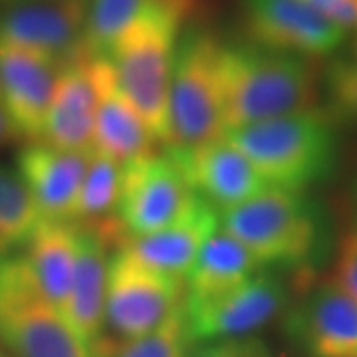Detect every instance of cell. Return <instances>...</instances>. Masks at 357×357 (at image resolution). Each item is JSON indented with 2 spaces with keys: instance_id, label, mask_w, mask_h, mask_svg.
Returning <instances> with one entry per match:
<instances>
[{
  "instance_id": "cell-19",
  "label": "cell",
  "mask_w": 357,
  "mask_h": 357,
  "mask_svg": "<svg viewBox=\"0 0 357 357\" xmlns=\"http://www.w3.org/2000/svg\"><path fill=\"white\" fill-rule=\"evenodd\" d=\"M86 60L88 54L79 50L62 66L40 143L62 151H91L98 96Z\"/></svg>"
},
{
  "instance_id": "cell-7",
  "label": "cell",
  "mask_w": 357,
  "mask_h": 357,
  "mask_svg": "<svg viewBox=\"0 0 357 357\" xmlns=\"http://www.w3.org/2000/svg\"><path fill=\"white\" fill-rule=\"evenodd\" d=\"M185 278L145 266L121 248L109 256L105 326L121 340L137 337L161 326L185 304Z\"/></svg>"
},
{
  "instance_id": "cell-11",
  "label": "cell",
  "mask_w": 357,
  "mask_h": 357,
  "mask_svg": "<svg viewBox=\"0 0 357 357\" xmlns=\"http://www.w3.org/2000/svg\"><path fill=\"white\" fill-rule=\"evenodd\" d=\"M244 8L250 40L272 50L316 60L335 54L347 38L306 0H244Z\"/></svg>"
},
{
  "instance_id": "cell-4",
  "label": "cell",
  "mask_w": 357,
  "mask_h": 357,
  "mask_svg": "<svg viewBox=\"0 0 357 357\" xmlns=\"http://www.w3.org/2000/svg\"><path fill=\"white\" fill-rule=\"evenodd\" d=\"M183 18L155 2L119 34L107 52L121 91L157 143L169 141V89Z\"/></svg>"
},
{
  "instance_id": "cell-17",
  "label": "cell",
  "mask_w": 357,
  "mask_h": 357,
  "mask_svg": "<svg viewBox=\"0 0 357 357\" xmlns=\"http://www.w3.org/2000/svg\"><path fill=\"white\" fill-rule=\"evenodd\" d=\"M220 229L217 208L203 201L199 195L189 208L163 230L145 236H123L117 248L126 250L141 264L163 272L167 276L185 278L195 264L204 243Z\"/></svg>"
},
{
  "instance_id": "cell-1",
  "label": "cell",
  "mask_w": 357,
  "mask_h": 357,
  "mask_svg": "<svg viewBox=\"0 0 357 357\" xmlns=\"http://www.w3.org/2000/svg\"><path fill=\"white\" fill-rule=\"evenodd\" d=\"M218 76L225 133L307 112L318 103V70L310 58L272 50L250 38L220 42Z\"/></svg>"
},
{
  "instance_id": "cell-5",
  "label": "cell",
  "mask_w": 357,
  "mask_h": 357,
  "mask_svg": "<svg viewBox=\"0 0 357 357\" xmlns=\"http://www.w3.org/2000/svg\"><path fill=\"white\" fill-rule=\"evenodd\" d=\"M218 54L220 40L201 26L181 34L169 89V151L195 149L225 135Z\"/></svg>"
},
{
  "instance_id": "cell-15",
  "label": "cell",
  "mask_w": 357,
  "mask_h": 357,
  "mask_svg": "<svg viewBox=\"0 0 357 357\" xmlns=\"http://www.w3.org/2000/svg\"><path fill=\"white\" fill-rule=\"evenodd\" d=\"M195 195L227 213L268 189L252 163L229 139L208 141L187 151H169Z\"/></svg>"
},
{
  "instance_id": "cell-22",
  "label": "cell",
  "mask_w": 357,
  "mask_h": 357,
  "mask_svg": "<svg viewBox=\"0 0 357 357\" xmlns=\"http://www.w3.org/2000/svg\"><path fill=\"white\" fill-rule=\"evenodd\" d=\"M192 342L187 330L185 304L151 332L129 337H100L89 347L91 357H187Z\"/></svg>"
},
{
  "instance_id": "cell-31",
  "label": "cell",
  "mask_w": 357,
  "mask_h": 357,
  "mask_svg": "<svg viewBox=\"0 0 357 357\" xmlns=\"http://www.w3.org/2000/svg\"><path fill=\"white\" fill-rule=\"evenodd\" d=\"M20 2H32V0H0V8L13 6V4H20Z\"/></svg>"
},
{
  "instance_id": "cell-3",
  "label": "cell",
  "mask_w": 357,
  "mask_h": 357,
  "mask_svg": "<svg viewBox=\"0 0 357 357\" xmlns=\"http://www.w3.org/2000/svg\"><path fill=\"white\" fill-rule=\"evenodd\" d=\"M220 229L243 244L258 266L272 270L314 266L328 244L324 208L306 192L276 187L222 213Z\"/></svg>"
},
{
  "instance_id": "cell-33",
  "label": "cell",
  "mask_w": 357,
  "mask_h": 357,
  "mask_svg": "<svg viewBox=\"0 0 357 357\" xmlns=\"http://www.w3.org/2000/svg\"><path fill=\"white\" fill-rule=\"evenodd\" d=\"M354 54H356V56H357V42H356V50H354Z\"/></svg>"
},
{
  "instance_id": "cell-18",
  "label": "cell",
  "mask_w": 357,
  "mask_h": 357,
  "mask_svg": "<svg viewBox=\"0 0 357 357\" xmlns=\"http://www.w3.org/2000/svg\"><path fill=\"white\" fill-rule=\"evenodd\" d=\"M91 151H62L32 141L16 157V171L26 183L40 217L68 220L82 181L86 177Z\"/></svg>"
},
{
  "instance_id": "cell-13",
  "label": "cell",
  "mask_w": 357,
  "mask_h": 357,
  "mask_svg": "<svg viewBox=\"0 0 357 357\" xmlns=\"http://www.w3.org/2000/svg\"><path fill=\"white\" fill-rule=\"evenodd\" d=\"M77 258L72 288L62 316L76 330L82 342L91 347L102 337L105 326V288H107V248L119 244L126 232L119 222L77 225Z\"/></svg>"
},
{
  "instance_id": "cell-24",
  "label": "cell",
  "mask_w": 357,
  "mask_h": 357,
  "mask_svg": "<svg viewBox=\"0 0 357 357\" xmlns=\"http://www.w3.org/2000/svg\"><path fill=\"white\" fill-rule=\"evenodd\" d=\"M40 218L38 206L18 171L0 163V256L28 243Z\"/></svg>"
},
{
  "instance_id": "cell-23",
  "label": "cell",
  "mask_w": 357,
  "mask_h": 357,
  "mask_svg": "<svg viewBox=\"0 0 357 357\" xmlns=\"http://www.w3.org/2000/svg\"><path fill=\"white\" fill-rule=\"evenodd\" d=\"M121 165L107 155L91 151L86 177L68 220L74 225H102L117 211Z\"/></svg>"
},
{
  "instance_id": "cell-25",
  "label": "cell",
  "mask_w": 357,
  "mask_h": 357,
  "mask_svg": "<svg viewBox=\"0 0 357 357\" xmlns=\"http://www.w3.org/2000/svg\"><path fill=\"white\" fill-rule=\"evenodd\" d=\"M155 2L161 0H88L82 52L88 56H107L119 34Z\"/></svg>"
},
{
  "instance_id": "cell-14",
  "label": "cell",
  "mask_w": 357,
  "mask_h": 357,
  "mask_svg": "<svg viewBox=\"0 0 357 357\" xmlns=\"http://www.w3.org/2000/svg\"><path fill=\"white\" fill-rule=\"evenodd\" d=\"M62 66L46 54L0 44V100L20 139H40Z\"/></svg>"
},
{
  "instance_id": "cell-32",
  "label": "cell",
  "mask_w": 357,
  "mask_h": 357,
  "mask_svg": "<svg viewBox=\"0 0 357 357\" xmlns=\"http://www.w3.org/2000/svg\"><path fill=\"white\" fill-rule=\"evenodd\" d=\"M0 357H8L6 354H4V351H2V347H0Z\"/></svg>"
},
{
  "instance_id": "cell-20",
  "label": "cell",
  "mask_w": 357,
  "mask_h": 357,
  "mask_svg": "<svg viewBox=\"0 0 357 357\" xmlns=\"http://www.w3.org/2000/svg\"><path fill=\"white\" fill-rule=\"evenodd\" d=\"M77 232L79 227L70 220L40 218L26 243L24 256L40 292L60 312L66 306L76 270Z\"/></svg>"
},
{
  "instance_id": "cell-21",
  "label": "cell",
  "mask_w": 357,
  "mask_h": 357,
  "mask_svg": "<svg viewBox=\"0 0 357 357\" xmlns=\"http://www.w3.org/2000/svg\"><path fill=\"white\" fill-rule=\"evenodd\" d=\"M260 270L255 256L227 230L218 229L185 276V302H204L234 290Z\"/></svg>"
},
{
  "instance_id": "cell-8",
  "label": "cell",
  "mask_w": 357,
  "mask_h": 357,
  "mask_svg": "<svg viewBox=\"0 0 357 357\" xmlns=\"http://www.w3.org/2000/svg\"><path fill=\"white\" fill-rule=\"evenodd\" d=\"M290 286L280 270L256 272L234 290L204 302H185L187 330L192 344L250 337L286 310Z\"/></svg>"
},
{
  "instance_id": "cell-26",
  "label": "cell",
  "mask_w": 357,
  "mask_h": 357,
  "mask_svg": "<svg viewBox=\"0 0 357 357\" xmlns=\"http://www.w3.org/2000/svg\"><path fill=\"white\" fill-rule=\"evenodd\" d=\"M321 86L328 98V114L337 121L357 123V56L333 58L326 66Z\"/></svg>"
},
{
  "instance_id": "cell-2",
  "label": "cell",
  "mask_w": 357,
  "mask_h": 357,
  "mask_svg": "<svg viewBox=\"0 0 357 357\" xmlns=\"http://www.w3.org/2000/svg\"><path fill=\"white\" fill-rule=\"evenodd\" d=\"M252 163L268 187L306 192L324 183L337 163L335 119L307 109L232 129L222 135Z\"/></svg>"
},
{
  "instance_id": "cell-29",
  "label": "cell",
  "mask_w": 357,
  "mask_h": 357,
  "mask_svg": "<svg viewBox=\"0 0 357 357\" xmlns=\"http://www.w3.org/2000/svg\"><path fill=\"white\" fill-rule=\"evenodd\" d=\"M326 20L347 32H357V0H306Z\"/></svg>"
},
{
  "instance_id": "cell-16",
  "label": "cell",
  "mask_w": 357,
  "mask_h": 357,
  "mask_svg": "<svg viewBox=\"0 0 357 357\" xmlns=\"http://www.w3.org/2000/svg\"><path fill=\"white\" fill-rule=\"evenodd\" d=\"M86 66L98 96L91 151L107 155L119 165L153 153L157 141L121 91L109 56H88Z\"/></svg>"
},
{
  "instance_id": "cell-6",
  "label": "cell",
  "mask_w": 357,
  "mask_h": 357,
  "mask_svg": "<svg viewBox=\"0 0 357 357\" xmlns=\"http://www.w3.org/2000/svg\"><path fill=\"white\" fill-rule=\"evenodd\" d=\"M0 345L14 357H91L62 312L42 296L24 255L0 256Z\"/></svg>"
},
{
  "instance_id": "cell-30",
  "label": "cell",
  "mask_w": 357,
  "mask_h": 357,
  "mask_svg": "<svg viewBox=\"0 0 357 357\" xmlns=\"http://www.w3.org/2000/svg\"><path fill=\"white\" fill-rule=\"evenodd\" d=\"M16 139H20V135H18L16 128H14L13 119H10L8 112H6L4 103L0 100V147H4L6 143Z\"/></svg>"
},
{
  "instance_id": "cell-10",
  "label": "cell",
  "mask_w": 357,
  "mask_h": 357,
  "mask_svg": "<svg viewBox=\"0 0 357 357\" xmlns=\"http://www.w3.org/2000/svg\"><path fill=\"white\" fill-rule=\"evenodd\" d=\"M284 319L310 357H357V302L335 280L307 282Z\"/></svg>"
},
{
  "instance_id": "cell-12",
  "label": "cell",
  "mask_w": 357,
  "mask_h": 357,
  "mask_svg": "<svg viewBox=\"0 0 357 357\" xmlns=\"http://www.w3.org/2000/svg\"><path fill=\"white\" fill-rule=\"evenodd\" d=\"M88 0H32L0 8V44L60 60L82 48Z\"/></svg>"
},
{
  "instance_id": "cell-27",
  "label": "cell",
  "mask_w": 357,
  "mask_h": 357,
  "mask_svg": "<svg viewBox=\"0 0 357 357\" xmlns=\"http://www.w3.org/2000/svg\"><path fill=\"white\" fill-rule=\"evenodd\" d=\"M187 357H274L268 345L255 335L204 342L191 347Z\"/></svg>"
},
{
  "instance_id": "cell-28",
  "label": "cell",
  "mask_w": 357,
  "mask_h": 357,
  "mask_svg": "<svg viewBox=\"0 0 357 357\" xmlns=\"http://www.w3.org/2000/svg\"><path fill=\"white\" fill-rule=\"evenodd\" d=\"M333 280L357 302V227L342 238Z\"/></svg>"
},
{
  "instance_id": "cell-9",
  "label": "cell",
  "mask_w": 357,
  "mask_h": 357,
  "mask_svg": "<svg viewBox=\"0 0 357 357\" xmlns=\"http://www.w3.org/2000/svg\"><path fill=\"white\" fill-rule=\"evenodd\" d=\"M195 197L177 161L153 151L121 165L117 222L128 236L153 234L173 225Z\"/></svg>"
}]
</instances>
